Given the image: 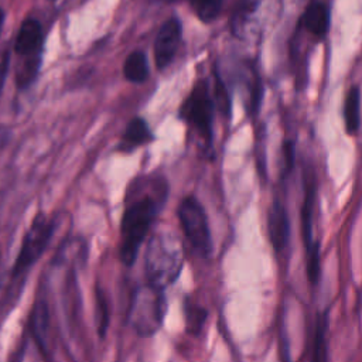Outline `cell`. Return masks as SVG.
Returning <instances> with one entry per match:
<instances>
[{
    "label": "cell",
    "instance_id": "1",
    "mask_svg": "<svg viewBox=\"0 0 362 362\" xmlns=\"http://www.w3.org/2000/svg\"><path fill=\"white\" fill-rule=\"evenodd\" d=\"M164 197V187H158L153 194L139 195L126 205L119 242V256L123 264L132 266L136 262L140 246L165 199Z\"/></svg>",
    "mask_w": 362,
    "mask_h": 362
},
{
    "label": "cell",
    "instance_id": "2",
    "mask_svg": "<svg viewBox=\"0 0 362 362\" xmlns=\"http://www.w3.org/2000/svg\"><path fill=\"white\" fill-rule=\"evenodd\" d=\"M182 247L177 236L168 232L156 233L146 249L144 272L147 281L165 288L181 273Z\"/></svg>",
    "mask_w": 362,
    "mask_h": 362
},
{
    "label": "cell",
    "instance_id": "3",
    "mask_svg": "<svg viewBox=\"0 0 362 362\" xmlns=\"http://www.w3.org/2000/svg\"><path fill=\"white\" fill-rule=\"evenodd\" d=\"M164 313V288L146 281L133 291L127 320L139 337L147 338L156 334L163 324Z\"/></svg>",
    "mask_w": 362,
    "mask_h": 362
},
{
    "label": "cell",
    "instance_id": "4",
    "mask_svg": "<svg viewBox=\"0 0 362 362\" xmlns=\"http://www.w3.org/2000/svg\"><path fill=\"white\" fill-rule=\"evenodd\" d=\"M283 0H240L230 18V30L240 40L260 38L279 18Z\"/></svg>",
    "mask_w": 362,
    "mask_h": 362
},
{
    "label": "cell",
    "instance_id": "5",
    "mask_svg": "<svg viewBox=\"0 0 362 362\" xmlns=\"http://www.w3.org/2000/svg\"><path fill=\"white\" fill-rule=\"evenodd\" d=\"M177 215L192 250L201 257H208L212 252V238L206 214L199 201L194 197H185L178 205Z\"/></svg>",
    "mask_w": 362,
    "mask_h": 362
},
{
    "label": "cell",
    "instance_id": "6",
    "mask_svg": "<svg viewBox=\"0 0 362 362\" xmlns=\"http://www.w3.org/2000/svg\"><path fill=\"white\" fill-rule=\"evenodd\" d=\"M215 102L209 93L206 81H198L180 109V116L187 122L206 143L212 140Z\"/></svg>",
    "mask_w": 362,
    "mask_h": 362
},
{
    "label": "cell",
    "instance_id": "7",
    "mask_svg": "<svg viewBox=\"0 0 362 362\" xmlns=\"http://www.w3.org/2000/svg\"><path fill=\"white\" fill-rule=\"evenodd\" d=\"M55 223L44 214H37L33 219L28 230L25 232L18 255L13 266V276H20L27 272L45 252L48 243L54 235Z\"/></svg>",
    "mask_w": 362,
    "mask_h": 362
},
{
    "label": "cell",
    "instance_id": "8",
    "mask_svg": "<svg viewBox=\"0 0 362 362\" xmlns=\"http://www.w3.org/2000/svg\"><path fill=\"white\" fill-rule=\"evenodd\" d=\"M182 27L177 17L168 18L157 33L154 41V61L158 69L167 68L177 54L181 42Z\"/></svg>",
    "mask_w": 362,
    "mask_h": 362
},
{
    "label": "cell",
    "instance_id": "9",
    "mask_svg": "<svg viewBox=\"0 0 362 362\" xmlns=\"http://www.w3.org/2000/svg\"><path fill=\"white\" fill-rule=\"evenodd\" d=\"M267 228H269L270 242H272L274 250L276 252L283 250L288 243L290 223H288L287 211L280 201H274L270 206L269 218H267Z\"/></svg>",
    "mask_w": 362,
    "mask_h": 362
},
{
    "label": "cell",
    "instance_id": "10",
    "mask_svg": "<svg viewBox=\"0 0 362 362\" xmlns=\"http://www.w3.org/2000/svg\"><path fill=\"white\" fill-rule=\"evenodd\" d=\"M42 30L35 18H25L17 33L14 41V51L21 57H28L41 52Z\"/></svg>",
    "mask_w": 362,
    "mask_h": 362
},
{
    "label": "cell",
    "instance_id": "11",
    "mask_svg": "<svg viewBox=\"0 0 362 362\" xmlns=\"http://www.w3.org/2000/svg\"><path fill=\"white\" fill-rule=\"evenodd\" d=\"M304 28L317 38H322L328 33L329 27V10L328 6L321 0H313L303 14Z\"/></svg>",
    "mask_w": 362,
    "mask_h": 362
},
{
    "label": "cell",
    "instance_id": "12",
    "mask_svg": "<svg viewBox=\"0 0 362 362\" xmlns=\"http://www.w3.org/2000/svg\"><path fill=\"white\" fill-rule=\"evenodd\" d=\"M151 140H153V133L150 132V127L146 123V120L141 117H134L126 126V130L122 136L120 150L130 151L139 146L150 143Z\"/></svg>",
    "mask_w": 362,
    "mask_h": 362
},
{
    "label": "cell",
    "instance_id": "13",
    "mask_svg": "<svg viewBox=\"0 0 362 362\" xmlns=\"http://www.w3.org/2000/svg\"><path fill=\"white\" fill-rule=\"evenodd\" d=\"M344 123L348 134H355L361 123V90L352 86L344 100Z\"/></svg>",
    "mask_w": 362,
    "mask_h": 362
},
{
    "label": "cell",
    "instance_id": "14",
    "mask_svg": "<svg viewBox=\"0 0 362 362\" xmlns=\"http://www.w3.org/2000/svg\"><path fill=\"white\" fill-rule=\"evenodd\" d=\"M124 78L133 83H141L148 76L147 57L143 51H133L123 64Z\"/></svg>",
    "mask_w": 362,
    "mask_h": 362
},
{
    "label": "cell",
    "instance_id": "15",
    "mask_svg": "<svg viewBox=\"0 0 362 362\" xmlns=\"http://www.w3.org/2000/svg\"><path fill=\"white\" fill-rule=\"evenodd\" d=\"M41 66V57L38 54H33L28 57H24V61L18 66L16 72V83L20 89H24L30 86V83L37 78V74Z\"/></svg>",
    "mask_w": 362,
    "mask_h": 362
},
{
    "label": "cell",
    "instance_id": "16",
    "mask_svg": "<svg viewBox=\"0 0 362 362\" xmlns=\"http://www.w3.org/2000/svg\"><path fill=\"white\" fill-rule=\"evenodd\" d=\"M195 14L204 23L214 21L221 10H222V0H189Z\"/></svg>",
    "mask_w": 362,
    "mask_h": 362
},
{
    "label": "cell",
    "instance_id": "17",
    "mask_svg": "<svg viewBox=\"0 0 362 362\" xmlns=\"http://www.w3.org/2000/svg\"><path fill=\"white\" fill-rule=\"evenodd\" d=\"M95 298H96V327H98L99 335L103 337L109 325V301L100 288L96 290Z\"/></svg>",
    "mask_w": 362,
    "mask_h": 362
},
{
    "label": "cell",
    "instance_id": "18",
    "mask_svg": "<svg viewBox=\"0 0 362 362\" xmlns=\"http://www.w3.org/2000/svg\"><path fill=\"white\" fill-rule=\"evenodd\" d=\"M206 318V311L195 304H185V321L188 331L198 332Z\"/></svg>",
    "mask_w": 362,
    "mask_h": 362
},
{
    "label": "cell",
    "instance_id": "19",
    "mask_svg": "<svg viewBox=\"0 0 362 362\" xmlns=\"http://www.w3.org/2000/svg\"><path fill=\"white\" fill-rule=\"evenodd\" d=\"M325 327H327V321H325V317H322L321 321L317 325L314 362H325V358H327V354H325Z\"/></svg>",
    "mask_w": 362,
    "mask_h": 362
},
{
    "label": "cell",
    "instance_id": "20",
    "mask_svg": "<svg viewBox=\"0 0 362 362\" xmlns=\"http://www.w3.org/2000/svg\"><path fill=\"white\" fill-rule=\"evenodd\" d=\"M215 98H214V102L218 105V107L223 112V113H228L229 112V96L226 93V89H225V85L223 82L221 81L219 75L215 76V92H214Z\"/></svg>",
    "mask_w": 362,
    "mask_h": 362
},
{
    "label": "cell",
    "instance_id": "21",
    "mask_svg": "<svg viewBox=\"0 0 362 362\" xmlns=\"http://www.w3.org/2000/svg\"><path fill=\"white\" fill-rule=\"evenodd\" d=\"M7 66H8V54L6 52L0 61V88L3 85V81H4V76L7 74Z\"/></svg>",
    "mask_w": 362,
    "mask_h": 362
},
{
    "label": "cell",
    "instance_id": "22",
    "mask_svg": "<svg viewBox=\"0 0 362 362\" xmlns=\"http://www.w3.org/2000/svg\"><path fill=\"white\" fill-rule=\"evenodd\" d=\"M8 134H10V130L6 129V127H0V147L4 146L8 140Z\"/></svg>",
    "mask_w": 362,
    "mask_h": 362
},
{
    "label": "cell",
    "instance_id": "23",
    "mask_svg": "<svg viewBox=\"0 0 362 362\" xmlns=\"http://www.w3.org/2000/svg\"><path fill=\"white\" fill-rule=\"evenodd\" d=\"M3 23H4V11L0 8V31H1V27H3Z\"/></svg>",
    "mask_w": 362,
    "mask_h": 362
},
{
    "label": "cell",
    "instance_id": "24",
    "mask_svg": "<svg viewBox=\"0 0 362 362\" xmlns=\"http://www.w3.org/2000/svg\"><path fill=\"white\" fill-rule=\"evenodd\" d=\"M51 1H55V0H51Z\"/></svg>",
    "mask_w": 362,
    "mask_h": 362
}]
</instances>
